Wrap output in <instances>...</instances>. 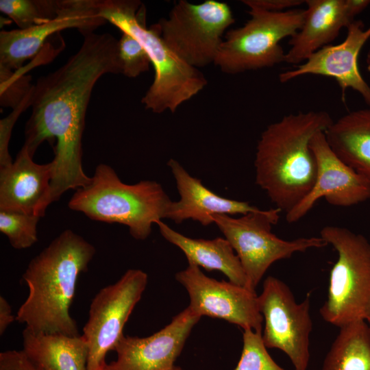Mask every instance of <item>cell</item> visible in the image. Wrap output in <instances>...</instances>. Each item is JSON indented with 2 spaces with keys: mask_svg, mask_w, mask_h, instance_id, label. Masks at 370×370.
Listing matches in <instances>:
<instances>
[{
  "mask_svg": "<svg viewBox=\"0 0 370 370\" xmlns=\"http://www.w3.org/2000/svg\"><path fill=\"white\" fill-rule=\"evenodd\" d=\"M304 23L290 38L284 62L297 66L317 51L331 45L341 30L355 20L347 0H306Z\"/></svg>",
  "mask_w": 370,
  "mask_h": 370,
  "instance_id": "cell-18",
  "label": "cell"
},
{
  "mask_svg": "<svg viewBox=\"0 0 370 370\" xmlns=\"http://www.w3.org/2000/svg\"><path fill=\"white\" fill-rule=\"evenodd\" d=\"M32 93L33 89L8 116L0 121V168L10 166L13 162L8 150L12 131L21 114L31 106Z\"/></svg>",
  "mask_w": 370,
  "mask_h": 370,
  "instance_id": "cell-29",
  "label": "cell"
},
{
  "mask_svg": "<svg viewBox=\"0 0 370 370\" xmlns=\"http://www.w3.org/2000/svg\"><path fill=\"white\" fill-rule=\"evenodd\" d=\"M241 2L249 8H256L271 12H281L296 9L306 3L303 0H243Z\"/></svg>",
  "mask_w": 370,
  "mask_h": 370,
  "instance_id": "cell-31",
  "label": "cell"
},
{
  "mask_svg": "<svg viewBox=\"0 0 370 370\" xmlns=\"http://www.w3.org/2000/svg\"><path fill=\"white\" fill-rule=\"evenodd\" d=\"M171 202L156 181L127 184L113 168L101 163L90 182L75 190L68 206L93 221L126 225L134 238L145 240L153 224L166 218Z\"/></svg>",
  "mask_w": 370,
  "mask_h": 370,
  "instance_id": "cell-5",
  "label": "cell"
},
{
  "mask_svg": "<svg viewBox=\"0 0 370 370\" xmlns=\"http://www.w3.org/2000/svg\"><path fill=\"white\" fill-rule=\"evenodd\" d=\"M367 323H368V324H369V325L370 327V319L367 321Z\"/></svg>",
  "mask_w": 370,
  "mask_h": 370,
  "instance_id": "cell-36",
  "label": "cell"
},
{
  "mask_svg": "<svg viewBox=\"0 0 370 370\" xmlns=\"http://www.w3.org/2000/svg\"><path fill=\"white\" fill-rule=\"evenodd\" d=\"M320 236L338 254L330 273L327 299L319 310L327 323L341 328L370 319V241L336 225L321 228Z\"/></svg>",
  "mask_w": 370,
  "mask_h": 370,
  "instance_id": "cell-6",
  "label": "cell"
},
{
  "mask_svg": "<svg viewBox=\"0 0 370 370\" xmlns=\"http://www.w3.org/2000/svg\"><path fill=\"white\" fill-rule=\"evenodd\" d=\"M53 171L52 161L36 163L23 146L10 166L0 168V210L43 217Z\"/></svg>",
  "mask_w": 370,
  "mask_h": 370,
  "instance_id": "cell-17",
  "label": "cell"
},
{
  "mask_svg": "<svg viewBox=\"0 0 370 370\" xmlns=\"http://www.w3.org/2000/svg\"><path fill=\"white\" fill-rule=\"evenodd\" d=\"M60 1L1 0L0 10L19 29H25L54 18L59 11Z\"/></svg>",
  "mask_w": 370,
  "mask_h": 370,
  "instance_id": "cell-24",
  "label": "cell"
},
{
  "mask_svg": "<svg viewBox=\"0 0 370 370\" xmlns=\"http://www.w3.org/2000/svg\"><path fill=\"white\" fill-rule=\"evenodd\" d=\"M147 280L143 271L129 269L92 299L82 334L88 347V370H99L106 365V356L114 350L124 336V326L140 301Z\"/></svg>",
  "mask_w": 370,
  "mask_h": 370,
  "instance_id": "cell-11",
  "label": "cell"
},
{
  "mask_svg": "<svg viewBox=\"0 0 370 370\" xmlns=\"http://www.w3.org/2000/svg\"><path fill=\"white\" fill-rule=\"evenodd\" d=\"M95 247L67 229L55 238L25 269L26 299L16 321L37 332L77 336L76 321L70 314L78 277L87 271Z\"/></svg>",
  "mask_w": 370,
  "mask_h": 370,
  "instance_id": "cell-2",
  "label": "cell"
},
{
  "mask_svg": "<svg viewBox=\"0 0 370 370\" xmlns=\"http://www.w3.org/2000/svg\"><path fill=\"white\" fill-rule=\"evenodd\" d=\"M14 321L16 316L12 315L9 302L4 297L0 296V335H3Z\"/></svg>",
  "mask_w": 370,
  "mask_h": 370,
  "instance_id": "cell-32",
  "label": "cell"
},
{
  "mask_svg": "<svg viewBox=\"0 0 370 370\" xmlns=\"http://www.w3.org/2000/svg\"><path fill=\"white\" fill-rule=\"evenodd\" d=\"M332 122L324 110L299 112L262 132L254 160L256 184L281 212H289L311 190L317 167L310 141Z\"/></svg>",
  "mask_w": 370,
  "mask_h": 370,
  "instance_id": "cell-3",
  "label": "cell"
},
{
  "mask_svg": "<svg viewBox=\"0 0 370 370\" xmlns=\"http://www.w3.org/2000/svg\"><path fill=\"white\" fill-rule=\"evenodd\" d=\"M119 57L121 66V74L128 77H136L149 71L151 63L149 57L134 37L122 33L118 40Z\"/></svg>",
  "mask_w": 370,
  "mask_h": 370,
  "instance_id": "cell-27",
  "label": "cell"
},
{
  "mask_svg": "<svg viewBox=\"0 0 370 370\" xmlns=\"http://www.w3.org/2000/svg\"><path fill=\"white\" fill-rule=\"evenodd\" d=\"M99 15L136 39L154 69L152 84L142 98L146 110L174 113L208 84L199 69L180 58L162 39L156 23L146 26V8L138 0H99Z\"/></svg>",
  "mask_w": 370,
  "mask_h": 370,
  "instance_id": "cell-4",
  "label": "cell"
},
{
  "mask_svg": "<svg viewBox=\"0 0 370 370\" xmlns=\"http://www.w3.org/2000/svg\"><path fill=\"white\" fill-rule=\"evenodd\" d=\"M176 182L180 199L171 202L166 219L181 223L193 219L203 225L213 223L216 214L242 215L261 210L247 201L222 197L204 186L201 180L191 176L175 160L167 163Z\"/></svg>",
  "mask_w": 370,
  "mask_h": 370,
  "instance_id": "cell-19",
  "label": "cell"
},
{
  "mask_svg": "<svg viewBox=\"0 0 370 370\" xmlns=\"http://www.w3.org/2000/svg\"><path fill=\"white\" fill-rule=\"evenodd\" d=\"M310 148L317 162L316 180L308 194L286 213L288 223L299 221L321 198L337 207H350L370 199V184L338 157L324 132L313 136Z\"/></svg>",
  "mask_w": 370,
  "mask_h": 370,
  "instance_id": "cell-14",
  "label": "cell"
},
{
  "mask_svg": "<svg viewBox=\"0 0 370 370\" xmlns=\"http://www.w3.org/2000/svg\"><path fill=\"white\" fill-rule=\"evenodd\" d=\"M1 106L16 108L32 91V77L19 71L0 67Z\"/></svg>",
  "mask_w": 370,
  "mask_h": 370,
  "instance_id": "cell-28",
  "label": "cell"
},
{
  "mask_svg": "<svg viewBox=\"0 0 370 370\" xmlns=\"http://www.w3.org/2000/svg\"><path fill=\"white\" fill-rule=\"evenodd\" d=\"M235 22L231 8L216 0L198 4L175 3L167 18L156 23L168 47L188 65L198 69L214 63L223 35Z\"/></svg>",
  "mask_w": 370,
  "mask_h": 370,
  "instance_id": "cell-9",
  "label": "cell"
},
{
  "mask_svg": "<svg viewBox=\"0 0 370 370\" xmlns=\"http://www.w3.org/2000/svg\"><path fill=\"white\" fill-rule=\"evenodd\" d=\"M365 62L367 70L370 73V49L367 53Z\"/></svg>",
  "mask_w": 370,
  "mask_h": 370,
  "instance_id": "cell-34",
  "label": "cell"
},
{
  "mask_svg": "<svg viewBox=\"0 0 370 370\" xmlns=\"http://www.w3.org/2000/svg\"><path fill=\"white\" fill-rule=\"evenodd\" d=\"M200 317L187 307L171 323L144 338L123 336L114 351L116 359L103 370H170Z\"/></svg>",
  "mask_w": 370,
  "mask_h": 370,
  "instance_id": "cell-16",
  "label": "cell"
},
{
  "mask_svg": "<svg viewBox=\"0 0 370 370\" xmlns=\"http://www.w3.org/2000/svg\"><path fill=\"white\" fill-rule=\"evenodd\" d=\"M321 370H370V327L367 321H356L339 328Z\"/></svg>",
  "mask_w": 370,
  "mask_h": 370,
  "instance_id": "cell-23",
  "label": "cell"
},
{
  "mask_svg": "<svg viewBox=\"0 0 370 370\" xmlns=\"http://www.w3.org/2000/svg\"><path fill=\"white\" fill-rule=\"evenodd\" d=\"M277 208L250 212L239 218L216 214L214 223L223 234L238 256L247 278L246 287L256 291L261 279L276 261L291 258L295 253L328 245L319 236L284 240L271 232L280 219Z\"/></svg>",
  "mask_w": 370,
  "mask_h": 370,
  "instance_id": "cell-8",
  "label": "cell"
},
{
  "mask_svg": "<svg viewBox=\"0 0 370 370\" xmlns=\"http://www.w3.org/2000/svg\"><path fill=\"white\" fill-rule=\"evenodd\" d=\"M99 0H61L57 16L25 29L0 32V67L17 71L37 55L46 41L60 32L77 29L83 36L106 23L99 15Z\"/></svg>",
  "mask_w": 370,
  "mask_h": 370,
  "instance_id": "cell-13",
  "label": "cell"
},
{
  "mask_svg": "<svg viewBox=\"0 0 370 370\" xmlns=\"http://www.w3.org/2000/svg\"><path fill=\"white\" fill-rule=\"evenodd\" d=\"M249 20L232 29L224 40L214 61L220 70L229 75L271 68L284 62L281 41L293 37L301 27L306 9L296 8L271 12L249 8Z\"/></svg>",
  "mask_w": 370,
  "mask_h": 370,
  "instance_id": "cell-7",
  "label": "cell"
},
{
  "mask_svg": "<svg viewBox=\"0 0 370 370\" xmlns=\"http://www.w3.org/2000/svg\"><path fill=\"white\" fill-rule=\"evenodd\" d=\"M308 294L297 303L288 285L279 278L268 276L258 296V307L264 320L262 332L267 348L282 351L295 370H307L310 360V335L312 321Z\"/></svg>",
  "mask_w": 370,
  "mask_h": 370,
  "instance_id": "cell-10",
  "label": "cell"
},
{
  "mask_svg": "<svg viewBox=\"0 0 370 370\" xmlns=\"http://www.w3.org/2000/svg\"><path fill=\"white\" fill-rule=\"evenodd\" d=\"M347 3L354 17L370 5V0H347Z\"/></svg>",
  "mask_w": 370,
  "mask_h": 370,
  "instance_id": "cell-33",
  "label": "cell"
},
{
  "mask_svg": "<svg viewBox=\"0 0 370 370\" xmlns=\"http://www.w3.org/2000/svg\"><path fill=\"white\" fill-rule=\"evenodd\" d=\"M324 133L338 157L370 184V108L347 112Z\"/></svg>",
  "mask_w": 370,
  "mask_h": 370,
  "instance_id": "cell-20",
  "label": "cell"
},
{
  "mask_svg": "<svg viewBox=\"0 0 370 370\" xmlns=\"http://www.w3.org/2000/svg\"><path fill=\"white\" fill-rule=\"evenodd\" d=\"M175 278L186 289L190 298L188 308L195 314L223 319L243 330L262 333L264 320L256 291L209 278L191 263Z\"/></svg>",
  "mask_w": 370,
  "mask_h": 370,
  "instance_id": "cell-12",
  "label": "cell"
},
{
  "mask_svg": "<svg viewBox=\"0 0 370 370\" xmlns=\"http://www.w3.org/2000/svg\"><path fill=\"white\" fill-rule=\"evenodd\" d=\"M243 330L242 353L234 370H285L271 357L261 332L250 329Z\"/></svg>",
  "mask_w": 370,
  "mask_h": 370,
  "instance_id": "cell-26",
  "label": "cell"
},
{
  "mask_svg": "<svg viewBox=\"0 0 370 370\" xmlns=\"http://www.w3.org/2000/svg\"><path fill=\"white\" fill-rule=\"evenodd\" d=\"M370 38V25L365 29L361 20L355 19L347 27V36L338 45H329L312 54L293 69L280 73L281 83L288 82L305 75H316L334 78L341 90L345 102L348 88L357 92L370 106V86L359 71V53Z\"/></svg>",
  "mask_w": 370,
  "mask_h": 370,
  "instance_id": "cell-15",
  "label": "cell"
},
{
  "mask_svg": "<svg viewBox=\"0 0 370 370\" xmlns=\"http://www.w3.org/2000/svg\"><path fill=\"white\" fill-rule=\"evenodd\" d=\"M170 370H182V369H181V368H180L178 367H174Z\"/></svg>",
  "mask_w": 370,
  "mask_h": 370,
  "instance_id": "cell-35",
  "label": "cell"
},
{
  "mask_svg": "<svg viewBox=\"0 0 370 370\" xmlns=\"http://www.w3.org/2000/svg\"><path fill=\"white\" fill-rule=\"evenodd\" d=\"M79 49L34 84L25 143L32 157L45 140H56L49 206L68 190L91 180L82 166V135L92 89L103 75L121 73L118 40L110 34H86Z\"/></svg>",
  "mask_w": 370,
  "mask_h": 370,
  "instance_id": "cell-1",
  "label": "cell"
},
{
  "mask_svg": "<svg viewBox=\"0 0 370 370\" xmlns=\"http://www.w3.org/2000/svg\"><path fill=\"white\" fill-rule=\"evenodd\" d=\"M156 224L161 235L183 251L188 263L207 271H219L230 282L246 287L247 278L241 261L225 238H192L175 231L162 221Z\"/></svg>",
  "mask_w": 370,
  "mask_h": 370,
  "instance_id": "cell-22",
  "label": "cell"
},
{
  "mask_svg": "<svg viewBox=\"0 0 370 370\" xmlns=\"http://www.w3.org/2000/svg\"><path fill=\"white\" fill-rule=\"evenodd\" d=\"M0 370H42L23 350L0 353Z\"/></svg>",
  "mask_w": 370,
  "mask_h": 370,
  "instance_id": "cell-30",
  "label": "cell"
},
{
  "mask_svg": "<svg viewBox=\"0 0 370 370\" xmlns=\"http://www.w3.org/2000/svg\"><path fill=\"white\" fill-rule=\"evenodd\" d=\"M23 351L42 370H88V347L82 335L23 331Z\"/></svg>",
  "mask_w": 370,
  "mask_h": 370,
  "instance_id": "cell-21",
  "label": "cell"
},
{
  "mask_svg": "<svg viewBox=\"0 0 370 370\" xmlns=\"http://www.w3.org/2000/svg\"><path fill=\"white\" fill-rule=\"evenodd\" d=\"M40 217L0 210V231L16 249L32 247L38 241L37 225Z\"/></svg>",
  "mask_w": 370,
  "mask_h": 370,
  "instance_id": "cell-25",
  "label": "cell"
},
{
  "mask_svg": "<svg viewBox=\"0 0 370 370\" xmlns=\"http://www.w3.org/2000/svg\"><path fill=\"white\" fill-rule=\"evenodd\" d=\"M99 370H103V367L102 369H99Z\"/></svg>",
  "mask_w": 370,
  "mask_h": 370,
  "instance_id": "cell-37",
  "label": "cell"
}]
</instances>
